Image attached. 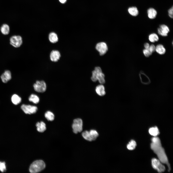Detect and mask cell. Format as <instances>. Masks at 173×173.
<instances>
[{"instance_id": "obj_30", "label": "cell", "mask_w": 173, "mask_h": 173, "mask_svg": "<svg viewBox=\"0 0 173 173\" xmlns=\"http://www.w3.org/2000/svg\"><path fill=\"white\" fill-rule=\"evenodd\" d=\"M143 52L144 55L146 57H149L152 54V53L150 51L148 48L147 49H144Z\"/></svg>"}, {"instance_id": "obj_22", "label": "cell", "mask_w": 173, "mask_h": 173, "mask_svg": "<svg viewBox=\"0 0 173 173\" xmlns=\"http://www.w3.org/2000/svg\"><path fill=\"white\" fill-rule=\"evenodd\" d=\"M29 101L35 104L38 103L39 102L40 99L38 97L34 94H32L29 98Z\"/></svg>"}, {"instance_id": "obj_29", "label": "cell", "mask_w": 173, "mask_h": 173, "mask_svg": "<svg viewBox=\"0 0 173 173\" xmlns=\"http://www.w3.org/2000/svg\"><path fill=\"white\" fill-rule=\"evenodd\" d=\"M6 169L5 162L0 161V171L3 172L6 171Z\"/></svg>"}, {"instance_id": "obj_17", "label": "cell", "mask_w": 173, "mask_h": 173, "mask_svg": "<svg viewBox=\"0 0 173 173\" xmlns=\"http://www.w3.org/2000/svg\"><path fill=\"white\" fill-rule=\"evenodd\" d=\"M11 100L12 103L15 105L20 103L21 101V98L17 94H13L12 96Z\"/></svg>"}, {"instance_id": "obj_25", "label": "cell", "mask_w": 173, "mask_h": 173, "mask_svg": "<svg viewBox=\"0 0 173 173\" xmlns=\"http://www.w3.org/2000/svg\"><path fill=\"white\" fill-rule=\"evenodd\" d=\"M148 39L151 42L154 43L158 41L159 38L157 34L153 33L149 35L148 36Z\"/></svg>"}, {"instance_id": "obj_19", "label": "cell", "mask_w": 173, "mask_h": 173, "mask_svg": "<svg viewBox=\"0 0 173 173\" xmlns=\"http://www.w3.org/2000/svg\"><path fill=\"white\" fill-rule=\"evenodd\" d=\"M49 39L51 42L53 43L57 42L58 40L57 34L54 32H51L50 33L49 36Z\"/></svg>"}, {"instance_id": "obj_10", "label": "cell", "mask_w": 173, "mask_h": 173, "mask_svg": "<svg viewBox=\"0 0 173 173\" xmlns=\"http://www.w3.org/2000/svg\"><path fill=\"white\" fill-rule=\"evenodd\" d=\"M158 32L160 35L164 37L167 36L170 31L169 27L166 25L163 24L160 26L157 29Z\"/></svg>"}, {"instance_id": "obj_15", "label": "cell", "mask_w": 173, "mask_h": 173, "mask_svg": "<svg viewBox=\"0 0 173 173\" xmlns=\"http://www.w3.org/2000/svg\"><path fill=\"white\" fill-rule=\"evenodd\" d=\"M148 17L150 19H153L155 18L157 14V12L154 8H150L147 10Z\"/></svg>"}, {"instance_id": "obj_28", "label": "cell", "mask_w": 173, "mask_h": 173, "mask_svg": "<svg viewBox=\"0 0 173 173\" xmlns=\"http://www.w3.org/2000/svg\"><path fill=\"white\" fill-rule=\"evenodd\" d=\"M89 132L93 141L95 140L99 136V134L95 130H92Z\"/></svg>"}, {"instance_id": "obj_34", "label": "cell", "mask_w": 173, "mask_h": 173, "mask_svg": "<svg viewBox=\"0 0 173 173\" xmlns=\"http://www.w3.org/2000/svg\"><path fill=\"white\" fill-rule=\"evenodd\" d=\"M60 2L62 3H65L67 0H59Z\"/></svg>"}, {"instance_id": "obj_6", "label": "cell", "mask_w": 173, "mask_h": 173, "mask_svg": "<svg viewBox=\"0 0 173 173\" xmlns=\"http://www.w3.org/2000/svg\"><path fill=\"white\" fill-rule=\"evenodd\" d=\"M10 44L16 48L20 46L23 43L22 38L19 35H14L12 36L10 38Z\"/></svg>"}, {"instance_id": "obj_13", "label": "cell", "mask_w": 173, "mask_h": 173, "mask_svg": "<svg viewBox=\"0 0 173 173\" xmlns=\"http://www.w3.org/2000/svg\"><path fill=\"white\" fill-rule=\"evenodd\" d=\"M50 59L52 61L56 62L59 59L61 55L58 51L53 50L50 53Z\"/></svg>"}, {"instance_id": "obj_11", "label": "cell", "mask_w": 173, "mask_h": 173, "mask_svg": "<svg viewBox=\"0 0 173 173\" xmlns=\"http://www.w3.org/2000/svg\"><path fill=\"white\" fill-rule=\"evenodd\" d=\"M139 76L141 82L142 84L147 85L150 84V80L145 73L142 72H141L139 74Z\"/></svg>"}, {"instance_id": "obj_7", "label": "cell", "mask_w": 173, "mask_h": 173, "mask_svg": "<svg viewBox=\"0 0 173 173\" xmlns=\"http://www.w3.org/2000/svg\"><path fill=\"white\" fill-rule=\"evenodd\" d=\"M33 86L35 91L39 93L44 92L46 89V84L43 80L36 81Z\"/></svg>"}, {"instance_id": "obj_4", "label": "cell", "mask_w": 173, "mask_h": 173, "mask_svg": "<svg viewBox=\"0 0 173 173\" xmlns=\"http://www.w3.org/2000/svg\"><path fill=\"white\" fill-rule=\"evenodd\" d=\"M151 164L153 168L159 173L163 172L165 170V167L159 159L155 158H153L151 160Z\"/></svg>"}, {"instance_id": "obj_12", "label": "cell", "mask_w": 173, "mask_h": 173, "mask_svg": "<svg viewBox=\"0 0 173 173\" xmlns=\"http://www.w3.org/2000/svg\"><path fill=\"white\" fill-rule=\"evenodd\" d=\"M0 78L3 82L4 83H7L11 79V72L8 70H6L1 75Z\"/></svg>"}, {"instance_id": "obj_3", "label": "cell", "mask_w": 173, "mask_h": 173, "mask_svg": "<svg viewBox=\"0 0 173 173\" xmlns=\"http://www.w3.org/2000/svg\"><path fill=\"white\" fill-rule=\"evenodd\" d=\"M45 165L44 162L42 160H37L34 161L30 165L29 170L32 173L38 172L45 167Z\"/></svg>"}, {"instance_id": "obj_21", "label": "cell", "mask_w": 173, "mask_h": 173, "mask_svg": "<svg viewBox=\"0 0 173 173\" xmlns=\"http://www.w3.org/2000/svg\"><path fill=\"white\" fill-rule=\"evenodd\" d=\"M129 13L131 15L136 16L139 14V11L137 8L135 6L129 7L128 9Z\"/></svg>"}, {"instance_id": "obj_26", "label": "cell", "mask_w": 173, "mask_h": 173, "mask_svg": "<svg viewBox=\"0 0 173 173\" xmlns=\"http://www.w3.org/2000/svg\"><path fill=\"white\" fill-rule=\"evenodd\" d=\"M136 146V142L134 140H131L127 145V148L130 150L134 149Z\"/></svg>"}, {"instance_id": "obj_24", "label": "cell", "mask_w": 173, "mask_h": 173, "mask_svg": "<svg viewBox=\"0 0 173 173\" xmlns=\"http://www.w3.org/2000/svg\"><path fill=\"white\" fill-rule=\"evenodd\" d=\"M44 116L49 121H52L54 119V115L52 112L48 111L45 113Z\"/></svg>"}, {"instance_id": "obj_8", "label": "cell", "mask_w": 173, "mask_h": 173, "mask_svg": "<svg viewBox=\"0 0 173 173\" xmlns=\"http://www.w3.org/2000/svg\"><path fill=\"white\" fill-rule=\"evenodd\" d=\"M21 108L25 113L29 114L35 113L37 110V108L36 106L24 104L22 105Z\"/></svg>"}, {"instance_id": "obj_5", "label": "cell", "mask_w": 173, "mask_h": 173, "mask_svg": "<svg viewBox=\"0 0 173 173\" xmlns=\"http://www.w3.org/2000/svg\"><path fill=\"white\" fill-rule=\"evenodd\" d=\"M73 131L75 134L81 132L83 129V121L80 118L75 119L72 126Z\"/></svg>"}, {"instance_id": "obj_18", "label": "cell", "mask_w": 173, "mask_h": 173, "mask_svg": "<svg viewBox=\"0 0 173 173\" xmlns=\"http://www.w3.org/2000/svg\"><path fill=\"white\" fill-rule=\"evenodd\" d=\"M150 134L154 136H156L160 134L159 129L156 126L150 128L148 130Z\"/></svg>"}, {"instance_id": "obj_31", "label": "cell", "mask_w": 173, "mask_h": 173, "mask_svg": "<svg viewBox=\"0 0 173 173\" xmlns=\"http://www.w3.org/2000/svg\"><path fill=\"white\" fill-rule=\"evenodd\" d=\"M148 49L152 53L155 51L156 47L153 44H151L149 46Z\"/></svg>"}, {"instance_id": "obj_33", "label": "cell", "mask_w": 173, "mask_h": 173, "mask_svg": "<svg viewBox=\"0 0 173 173\" xmlns=\"http://www.w3.org/2000/svg\"><path fill=\"white\" fill-rule=\"evenodd\" d=\"M150 46L149 44L148 43H146L144 44V47L145 49H148Z\"/></svg>"}, {"instance_id": "obj_16", "label": "cell", "mask_w": 173, "mask_h": 173, "mask_svg": "<svg viewBox=\"0 0 173 173\" xmlns=\"http://www.w3.org/2000/svg\"><path fill=\"white\" fill-rule=\"evenodd\" d=\"M36 126L37 130L40 132H43L46 129V124L43 121L37 122L36 124Z\"/></svg>"}, {"instance_id": "obj_23", "label": "cell", "mask_w": 173, "mask_h": 173, "mask_svg": "<svg viewBox=\"0 0 173 173\" xmlns=\"http://www.w3.org/2000/svg\"><path fill=\"white\" fill-rule=\"evenodd\" d=\"M0 31L4 35H8L10 32L9 27L6 24H3L1 27Z\"/></svg>"}, {"instance_id": "obj_27", "label": "cell", "mask_w": 173, "mask_h": 173, "mask_svg": "<svg viewBox=\"0 0 173 173\" xmlns=\"http://www.w3.org/2000/svg\"><path fill=\"white\" fill-rule=\"evenodd\" d=\"M82 135L83 138L86 140L89 141H93L89 131L86 130L84 131L82 133Z\"/></svg>"}, {"instance_id": "obj_1", "label": "cell", "mask_w": 173, "mask_h": 173, "mask_svg": "<svg viewBox=\"0 0 173 173\" xmlns=\"http://www.w3.org/2000/svg\"><path fill=\"white\" fill-rule=\"evenodd\" d=\"M151 148L156 154L161 162L167 165L168 171L169 172L171 169L170 165L165 150L161 146L160 138L157 136H154L151 138Z\"/></svg>"}, {"instance_id": "obj_20", "label": "cell", "mask_w": 173, "mask_h": 173, "mask_svg": "<svg viewBox=\"0 0 173 173\" xmlns=\"http://www.w3.org/2000/svg\"><path fill=\"white\" fill-rule=\"evenodd\" d=\"M155 51L159 54L163 55L165 53L166 50L164 46L162 44H159L156 47Z\"/></svg>"}, {"instance_id": "obj_14", "label": "cell", "mask_w": 173, "mask_h": 173, "mask_svg": "<svg viewBox=\"0 0 173 173\" xmlns=\"http://www.w3.org/2000/svg\"><path fill=\"white\" fill-rule=\"evenodd\" d=\"M95 91L100 96H103L105 94V87L102 84L99 85L96 87Z\"/></svg>"}, {"instance_id": "obj_2", "label": "cell", "mask_w": 173, "mask_h": 173, "mask_svg": "<svg viewBox=\"0 0 173 173\" xmlns=\"http://www.w3.org/2000/svg\"><path fill=\"white\" fill-rule=\"evenodd\" d=\"M105 75L102 72L100 67H97L95 68L94 70L92 72V76L91 79L93 82H96L98 80L101 84L105 82Z\"/></svg>"}, {"instance_id": "obj_32", "label": "cell", "mask_w": 173, "mask_h": 173, "mask_svg": "<svg viewBox=\"0 0 173 173\" xmlns=\"http://www.w3.org/2000/svg\"><path fill=\"white\" fill-rule=\"evenodd\" d=\"M173 7L172 6L168 11V15L170 18H173Z\"/></svg>"}, {"instance_id": "obj_9", "label": "cell", "mask_w": 173, "mask_h": 173, "mask_svg": "<svg viewBox=\"0 0 173 173\" xmlns=\"http://www.w3.org/2000/svg\"><path fill=\"white\" fill-rule=\"evenodd\" d=\"M95 48L101 56L105 54L108 50V46L107 44L104 42H101L98 43L96 45Z\"/></svg>"}]
</instances>
